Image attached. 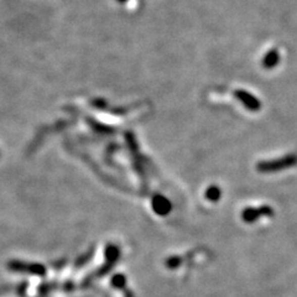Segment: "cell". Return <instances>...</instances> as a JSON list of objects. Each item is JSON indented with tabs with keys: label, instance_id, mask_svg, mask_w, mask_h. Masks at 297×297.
<instances>
[{
	"label": "cell",
	"instance_id": "6da1fadb",
	"mask_svg": "<svg viewBox=\"0 0 297 297\" xmlns=\"http://www.w3.org/2000/svg\"><path fill=\"white\" fill-rule=\"evenodd\" d=\"M9 269H12L14 271H23V272H31V274H43L42 266L40 265H34V264H26L21 263V261H10L8 264Z\"/></svg>",
	"mask_w": 297,
	"mask_h": 297
},
{
	"label": "cell",
	"instance_id": "7a4b0ae2",
	"mask_svg": "<svg viewBox=\"0 0 297 297\" xmlns=\"http://www.w3.org/2000/svg\"><path fill=\"white\" fill-rule=\"evenodd\" d=\"M296 162V159L293 158V156H291V158H286L284 160L279 161V162H275V164H266L265 167L266 170H280V169H284L286 166H291V165H293Z\"/></svg>",
	"mask_w": 297,
	"mask_h": 297
}]
</instances>
